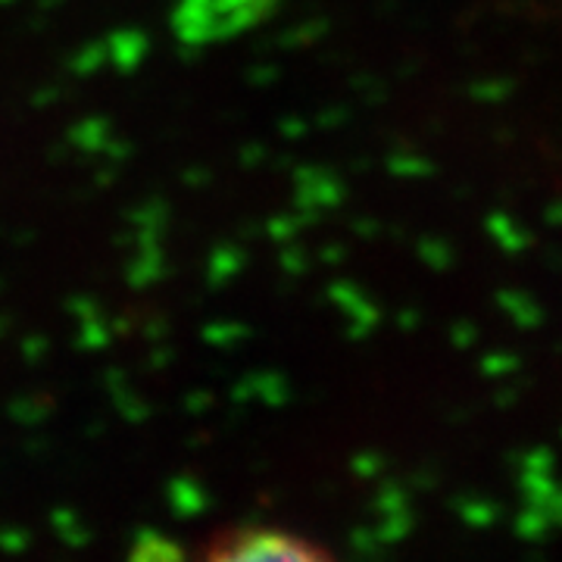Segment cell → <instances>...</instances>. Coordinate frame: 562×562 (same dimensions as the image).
I'll use <instances>...</instances> for the list:
<instances>
[{
    "instance_id": "cell-1",
    "label": "cell",
    "mask_w": 562,
    "mask_h": 562,
    "mask_svg": "<svg viewBox=\"0 0 562 562\" xmlns=\"http://www.w3.org/2000/svg\"><path fill=\"white\" fill-rule=\"evenodd\" d=\"M203 562H335L325 550L279 528H257L216 547Z\"/></svg>"
}]
</instances>
